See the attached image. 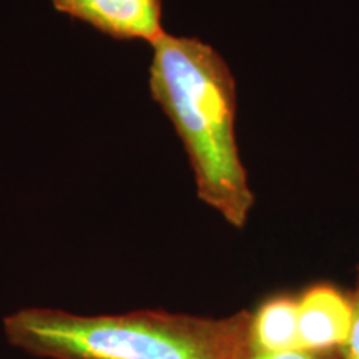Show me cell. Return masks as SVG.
Wrapping results in <instances>:
<instances>
[{
	"mask_svg": "<svg viewBox=\"0 0 359 359\" xmlns=\"http://www.w3.org/2000/svg\"><path fill=\"white\" fill-rule=\"evenodd\" d=\"M150 45V93L183 143L196 195L243 230L255 193L236 142V83L230 67L212 45L195 37L161 32Z\"/></svg>",
	"mask_w": 359,
	"mask_h": 359,
	"instance_id": "6da1fadb",
	"label": "cell"
},
{
	"mask_svg": "<svg viewBox=\"0 0 359 359\" xmlns=\"http://www.w3.org/2000/svg\"><path fill=\"white\" fill-rule=\"evenodd\" d=\"M250 309L212 318L138 309L75 314L24 308L4 320L13 348L45 359H240L248 348Z\"/></svg>",
	"mask_w": 359,
	"mask_h": 359,
	"instance_id": "7a4b0ae2",
	"label": "cell"
},
{
	"mask_svg": "<svg viewBox=\"0 0 359 359\" xmlns=\"http://www.w3.org/2000/svg\"><path fill=\"white\" fill-rule=\"evenodd\" d=\"M299 349L343 351L353 326L351 291L333 281H314L296 293Z\"/></svg>",
	"mask_w": 359,
	"mask_h": 359,
	"instance_id": "3957f363",
	"label": "cell"
},
{
	"mask_svg": "<svg viewBox=\"0 0 359 359\" xmlns=\"http://www.w3.org/2000/svg\"><path fill=\"white\" fill-rule=\"evenodd\" d=\"M58 12L116 40L154 42L161 32V0H52Z\"/></svg>",
	"mask_w": 359,
	"mask_h": 359,
	"instance_id": "277c9868",
	"label": "cell"
},
{
	"mask_svg": "<svg viewBox=\"0 0 359 359\" xmlns=\"http://www.w3.org/2000/svg\"><path fill=\"white\" fill-rule=\"evenodd\" d=\"M248 341L264 353L299 349L298 299L293 291H275L250 309Z\"/></svg>",
	"mask_w": 359,
	"mask_h": 359,
	"instance_id": "5b68a950",
	"label": "cell"
},
{
	"mask_svg": "<svg viewBox=\"0 0 359 359\" xmlns=\"http://www.w3.org/2000/svg\"><path fill=\"white\" fill-rule=\"evenodd\" d=\"M351 291L353 299V326L349 338L341 351V359H359V263L356 266V280Z\"/></svg>",
	"mask_w": 359,
	"mask_h": 359,
	"instance_id": "8992f818",
	"label": "cell"
},
{
	"mask_svg": "<svg viewBox=\"0 0 359 359\" xmlns=\"http://www.w3.org/2000/svg\"><path fill=\"white\" fill-rule=\"evenodd\" d=\"M240 359H341L338 353H314L304 351V349H293V351L286 353H264L258 349L251 348L248 341V348L245 349L243 356Z\"/></svg>",
	"mask_w": 359,
	"mask_h": 359,
	"instance_id": "52a82bcc",
	"label": "cell"
}]
</instances>
